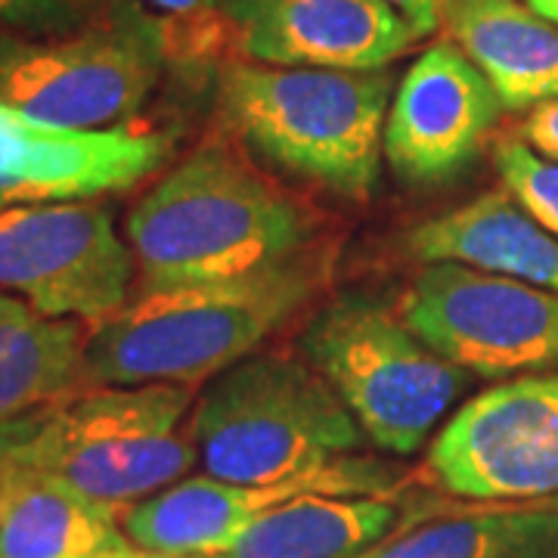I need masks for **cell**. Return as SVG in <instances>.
I'll list each match as a JSON object with an SVG mask.
<instances>
[{"label":"cell","mask_w":558,"mask_h":558,"mask_svg":"<svg viewBox=\"0 0 558 558\" xmlns=\"http://www.w3.org/2000/svg\"><path fill=\"white\" fill-rule=\"evenodd\" d=\"M319 267L299 258L260 274L143 289L87 326L81 385H199L245 360L314 295Z\"/></svg>","instance_id":"cell-1"},{"label":"cell","mask_w":558,"mask_h":558,"mask_svg":"<svg viewBox=\"0 0 558 558\" xmlns=\"http://www.w3.org/2000/svg\"><path fill=\"white\" fill-rule=\"evenodd\" d=\"M143 289L260 274L299 258L311 220L227 143L178 161L128 215Z\"/></svg>","instance_id":"cell-2"},{"label":"cell","mask_w":558,"mask_h":558,"mask_svg":"<svg viewBox=\"0 0 558 558\" xmlns=\"http://www.w3.org/2000/svg\"><path fill=\"white\" fill-rule=\"evenodd\" d=\"M193 385H84L0 428V459L124 512L199 459Z\"/></svg>","instance_id":"cell-3"},{"label":"cell","mask_w":558,"mask_h":558,"mask_svg":"<svg viewBox=\"0 0 558 558\" xmlns=\"http://www.w3.org/2000/svg\"><path fill=\"white\" fill-rule=\"evenodd\" d=\"M220 102L230 128L267 161L344 196H366L379 180L388 69L230 65Z\"/></svg>","instance_id":"cell-4"},{"label":"cell","mask_w":558,"mask_h":558,"mask_svg":"<svg viewBox=\"0 0 558 558\" xmlns=\"http://www.w3.org/2000/svg\"><path fill=\"white\" fill-rule=\"evenodd\" d=\"M205 475L277 484L354 453L366 438L311 360L245 357L205 385L190 418Z\"/></svg>","instance_id":"cell-5"},{"label":"cell","mask_w":558,"mask_h":558,"mask_svg":"<svg viewBox=\"0 0 558 558\" xmlns=\"http://www.w3.org/2000/svg\"><path fill=\"white\" fill-rule=\"evenodd\" d=\"M165 50V28L134 0H112L75 32H0V106L69 131H112L149 100Z\"/></svg>","instance_id":"cell-6"},{"label":"cell","mask_w":558,"mask_h":558,"mask_svg":"<svg viewBox=\"0 0 558 558\" xmlns=\"http://www.w3.org/2000/svg\"><path fill=\"white\" fill-rule=\"evenodd\" d=\"M307 360L336 388L363 435L410 457L465 391L469 376L369 299H341L304 332Z\"/></svg>","instance_id":"cell-7"},{"label":"cell","mask_w":558,"mask_h":558,"mask_svg":"<svg viewBox=\"0 0 558 558\" xmlns=\"http://www.w3.org/2000/svg\"><path fill=\"white\" fill-rule=\"evenodd\" d=\"M400 319L440 357L481 379L558 369V295L453 260L428 264Z\"/></svg>","instance_id":"cell-8"},{"label":"cell","mask_w":558,"mask_h":558,"mask_svg":"<svg viewBox=\"0 0 558 558\" xmlns=\"http://www.w3.org/2000/svg\"><path fill=\"white\" fill-rule=\"evenodd\" d=\"M134 252L94 199L35 202L0 211V292L50 319L100 323L128 301Z\"/></svg>","instance_id":"cell-9"},{"label":"cell","mask_w":558,"mask_h":558,"mask_svg":"<svg viewBox=\"0 0 558 558\" xmlns=\"http://www.w3.org/2000/svg\"><path fill=\"white\" fill-rule=\"evenodd\" d=\"M428 472L475 502L558 497V373L515 376L462 403L432 440Z\"/></svg>","instance_id":"cell-10"},{"label":"cell","mask_w":558,"mask_h":558,"mask_svg":"<svg viewBox=\"0 0 558 558\" xmlns=\"http://www.w3.org/2000/svg\"><path fill=\"white\" fill-rule=\"evenodd\" d=\"M388 469L341 457L277 484H230L211 475L183 478L121 512V531L137 549L165 556H223L242 531L274 506L299 497H381Z\"/></svg>","instance_id":"cell-11"},{"label":"cell","mask_w":558,"mask_h":558,"mask_svg":"<svg viewBox=\"0 0 558 558\" xmlns=\"http://www.w3.org/2000/svg\"><path fill=\"white\" fill-rule=\"evenodd\" d=\"M502 100L453 40H438L400 78L385 119V156L403 180L459 174L494 134Z\"/></svg>","instance_id":"cell-12"},{"label":"cell","mask_w":558,"mask_h":558,"mask_svg":"<svg viewBox=\"0 0 558 558\" xmlns=\"http://www.w3.org/2000/svg\"><path fill=\"white\" fill-rule=\"evenodd\" d=\"M240 47L264 65L385 69L418 40L385 0H223Z\"/></svg>","instance_id":"cell-13"},{"label":"cell","mask_w":558,"mask_h":558,"mask_svg":"<svg viewBox=\"0 0 558 558\" xmlns=\"http://www.w3.org/2000/svg\"><path fill=\"white\" fill-rule=\"evenodd\" d=\"M168 159V140L137 131H69L0 106V190L20 205L131 190Z\"/></svg>","instance_id":"cell-14"},{"label":"cell","mask_w":558,"mask_h":558,"mask_svg":"<svg viewBox=\"0 0 558 558\" xmlns=\"http://www.w3.org/2000/svg\"><path fill=\"white\" fill-rule=\"evenodd\" d=\"M418 260H453L558 295V236L539 227L506 190H490L407 236Z\"/></svg>","instance_id":"cell-15"},{"label":"cell","mask_w":558,"mask_h":558,"mask_svg":"<svg viewBox=\"0 0 558 558\" xmlns=\"http://www.w3.org/2000/svg\"><path fill=\"white\" fill-rule=\"evenodd\" d=\"M444 22L506 109L558 100L556 22L519 0H447Z\"/></svg>","instance_id":"cell-16"},{"label":"cell","mask_w":558,"mask_h":558,"mask_svg":"<svg viewBox=\"0 0 558 558\" xmlns=\"http://www.w3.org/2000/svg\"><path fill=\"white\" fill-rule=\"evenodd\" d=\"M128 543L119 509L0 459V558H102Z\"/></svg>","instance_id":"cell-17"},{"label":"cell","mask_w":558,"mask_h":558,"mask_svg":"<svg viewBox=\"0 0 558 558\" xmlns=\"http://www.w3.org/2000/svg\"><path fill=\"white\" fill-rule=\"evenodd\" d=\"M354 558H558V497L487 502L398 524Z\"/></svg>","instance_id":"cell-18"},{"label":"cell","mask_w":558,"mask_h":558,"mask_svg":"<svg viewBox=\"0 0 558 558\" xmlns=\"http://www.w3.org/2000/svg\"><path fill=\"white\" fill-rule=\"evenodd\" d=\"M398 524L385 497H299L252 521L223 558H354Z\"/></svg>","instance_id":"cell-19"},{"label":"cell","mask_w":558,"mask_h":558,"mask_svg":"<svg viewBox=\"0 0 558 558\" xmlns=\"http://www.w3.org/2000/svg\"><path fill=\"white\" fill-rule=\"evenodd\" d=\"M87 323L50 319L0 292V428L81 385Z\"/></svg>","instance_id":"cell-20"},{"label":"cell","mask_w":558,"mask_h":558,"mask_svg":"<svg viewBox=\"0 0 558 558\" xmlns=\"http://www.w3.org/2000/svg\"><path fill=\"white\" fill-rule=\"evenodd\" d=\"M494 165L502 190L558 236V161L546 159L524 137H502L494 146Z\"/></svg>","instance_id":"cell-21"},{"label":"cell","mask_w":558,"mask_h":558,"mask_svg":"<svg viewBox=\"0 0 558 558\" xmlns=\"http://www.w3.org/2000/svg\"><path fill=\"white\" fill-rule=\"evenodd\" d=\"M112 0H0V32L60 35L75 32L109 10Z\"/></svg>","instance_id":"cell-22"},{"label":"cell","mask_w":558,"mask_h":558,"mask_svg":"<svg viewBox=\"0 0 558 558\" xmlns=\"http://www.w3.org/2000/svg\"><path fill=\"white\" fill-rule=\"evenodd\" d=\"M521 131H524V140H527L537 153H543L546 159L558 161V100L534 106Z\"/></svg>","instance_id":"cell-23"},{"label":"cell","mask_w":558,"mask_h":558,"mask_svg":"<svg viewBox=\"0 0 558 558\" xmlns=\"http://www.w3.org/2000/svg\"><path fill=\"white\" fill-rule=\"evenodd\" d=\"M385 3H391L403 20L416 28L418 38H428L444 22V3L447 0H385Z\"/></svg>","instance_id":"cell-24"},{"label":"cell","mask_w":558,"mask_h":558,"mask_svg":"<svg viewBox=\"0 0 558 558\" xmlns=\"http://www.w3.org/2000/svg\"><path fill=\"white\" fill-rule=\"evenodd\" d=\"M156 10H161L165 16H171V20H190V22H199L208 20L211 13H215V3L218 0H149Z\"/></svg>","instance_id":"cell-25"},{"label":"cell","mask_w":558,"mask_h":558,"mask_svg":"<svg viewBox=\"0 0 558 558\" xmlns=\"http://www.w3.org/2000/svg\"><path fill=\"white\" fill-rule=\"evenodd\" d=\"M102 558H223V556H165V553H149V549H137L134 543L121 546L116 553H106Z\"/></svg>","instance_id":"cell-26"},{"label":"cell","mask_w":558,"mask_h":558,"mask_svg":"<svg viewBox=\"0 0 558 558\" xmlns=\"http://www.w3.org/2000/svg\"><path fill=\"white\" fill-rule=\"evenodd\" d=\"M549 22H556V25H558V7H556V10H553V16H549Z\"/></svg>","instance_id":"cell-27"}]
</instances>
